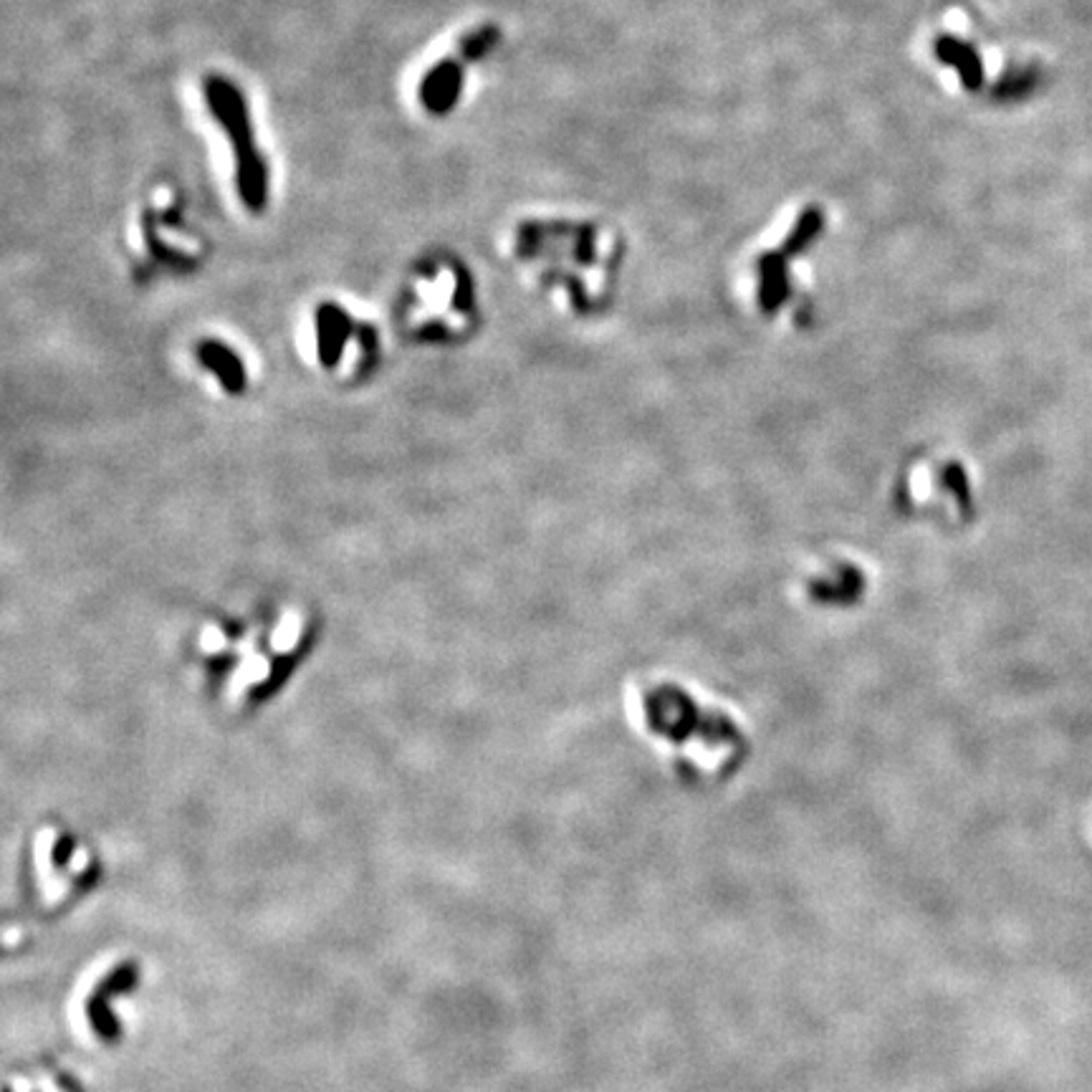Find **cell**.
Listing matches in <instances>:
<instances>
[{
	"mask_svg": "<svg viewBox=\"0 0 1092 1092\" xmlns=\"http://www.w3.org/2000/svg\"><path fill=\"white\" fill-rule=\"evenodd\" d=\"M494 43L491 31H481V34L463 38L453 56H448L438 66L427 71L420 82V102L427 111L433 114H446L453 109L455 99L461 94V79H463V61L475 59L481 51H488V46Z\"/></svg>",
	"mask_w": 1092,
	"mask_h": 1092,
	"instance_id": "3957f363",
	"label": "cell"
},
{
	"mask_svg": "<svg viewBox=\"0 0 1092 1092\" xmlns=\"http://www.w3.org/2000/svg\"><path fill=\"white\" fill-rule=\"evenodd\" d=\"M306 635V622L302 615L283 612L271 627L261 632H243L231 638L220 625L203 627L198 640L200 658H231V667L223 675V691L228 698L246 701L258 695L274 680L279 660L299 653L302 638Z\"/></svg>",
	"mask_w": 1092,
	"mask_h": 1092,
	"instance_id": "6da1fadb",
	"label": "cell"
},
{
	"mask_svg": "<svg viewBox=\"0 0 1092 1092\" xmlns=\"http://www.w3.org/2000/svg\"><path fill=\"white\" fill-rule=\"evenodd\" d=\"M206 99L207 109H210L220 130H226L228 137L233 139L231 147H233L235 158L238 198L246 206V210L263 213L268 206V167L258 147H255L254 124H251V114H248L246 97H241L238 86L226 76H210L206 84Z\"/></svg>",
	"mask_w": 1092,
	"mask_h": 1092,
	"instance_id": "7a4b0ae2",
	"label": "cell"
}]
</instances>
